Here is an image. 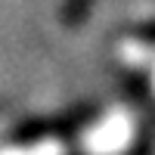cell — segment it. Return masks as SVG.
Masks as SVG:
<instances>
[{"label":"cell","mask_w":155,"mask_h":155,"mask_svg":"<svg viewBox=\"0 0 155 155\" xmlns=\"http://www.w3.org/2000/svg\"><path fill=\"white\" fill-rule=\"evenodd\" d=\"M90 3H93V0H65V6H62V22L74 25V22L87 12V6H90Z\"/></svg>","instance_id":"obj_1"}]
</instances>
